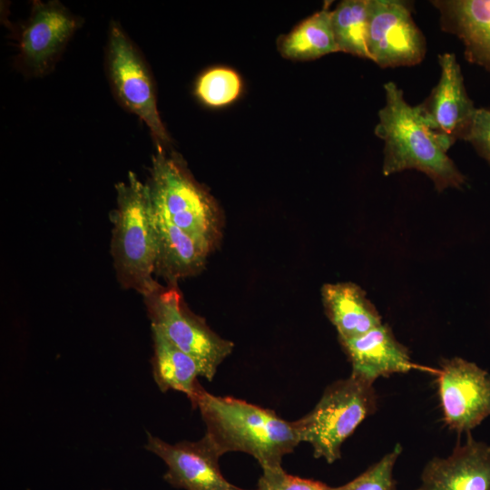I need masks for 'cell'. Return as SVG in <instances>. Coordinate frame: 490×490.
I'll return each mask as SVG.
<instances>
[{
    "mask_svg": "<svg viewBox=\"0 0 490 490\" xmlns=\"http://www.w3.org/2000/svg\"><path fill=\"white\" fill-rule=\"evenodd\" d=\"M383 87L386 102L375 127L376 136L384 142L383 175L414 169L425 173L437 191L462 188L466 176L429 129L417 105H410L394 82Z\"/></svg>",
    "mask_w": 490,
    "mask_h": 490,
    "instance_id": "cell-2",
    "label": "cell"
},
{
    "mask_svg": "<svg viewBox=\"0 0 490 490\" xmlns=\"http://www.w3.org/2000/svg\"><path fill=\"white\" fill-rule=\"evenodd\" d=\"M199 408L206 436L221 456L242 452L253 456L262 469L281 466L284 456L300 443L294 422L231 397L214 396L203 387L193 408Z\"/></svg>",
    "mask_w": 490,
    "mask_h": 490,
    "instance_id": "cell-1",
    "label": "cell"
},
{
    "mask_svg": "<svg viewBox=\"0 0 490 490\" xmlns=\"http://www.w3.org/2000/svg\"><path fill=\"white\" fill-rule=\"evenodd\" d=\"M80 25L57 1H34L20 34L19 61L34 76L47 74Z\"/></svg>",
    "mask_w": 490,
    "mask_h": 490,
    "instance_id": "cell-12",
    "label": "cell"
},
{
    "mask_svg": "<svg viewBox=\"0 0 490 490\" xmlns=\"http://www.w3.org/2000/svg\"><path fill=\"white\" fill-rule=\"evenodd\" d=\"M400 453L401 447L397 445L359 475L343 485V490H397L393 470Z\"/></svg>",
    "mask_w": 490,
    "mask_h": 490,
    "instance_id": "cell-22",
    "label": "cell"
},
{
    "mask_svg": "<svg viewBox=\"0 0 490 490\" xmlns=\"http://www.w3.org/2000/svg\"><path fill=\"white\" fill-rule=\"evenodd\" d=\"M321 295L325 312L339 341L361 336L383 323L366 292L353 282L325 284Z\"/></svg>",
    "mask_w": 490,
    "mask_h": 490,
    "instance_id": "cell-16",
    "label": "cell"
},
{
    "mask_svg": "<svg viewBox=\"0 0 490 490\" xmlns=\"http://www.w3.org/2000/svg\"><path fill=\"white\" fill-rule=\"evenodd\" d=\"M441 30L457 36L465 56L490 71V0H435Z\"/></svg>",
    "mask_w": 490,
    "mask_h": 490,
    "instance_id": "cell-15",
    "label": "cell"
},
{
    "mask_svg": "<svg viewBox=\"0 0 490 490\" xmlns=\"http://www.w3.org/2000/svg\"><path fill=\"white\" fill-rule=\"evenodd\" d=\"M438 63L439 81L417 107L447 152L457 140L465 141L476 107L467 94L456 55L440 54Z\"/></svg>",
    "mask_w": 490,
    "mask_h": 490,
    "instance_id": "cell-10",
    "label": "cell"
},
{
    "mask_svg": "<svg viewBox=\"0 0 490 490\" xmlns=\"http://www.w3.org/2000/svg\"><path fill=\"white\" fill-rule=\"evenodd\" d=\"M111 252L120 285L144 296L154 284L157 255L153 211L146 184L133 172L116 184Z\"/></svg>",
    "mask_w": 490,
    "mask_h": 490,
    "instance_id": "cell-3",
    "label": "cell"
},
{
    "mask_svg": "<svg viewBox=\"0 0 490 490\" xmlns=\"http://www.w3.org/2000/svg\"><path fill=\"white\" fill-rule=\"evenodd\" d=\"M329 4L301 22L279 45L282 56L291 60L308 61L339 52L331 26Z\"/></svg>",
    "mask_w": 490,
    "mask_h": 490,
    "instance_id": "cell-19",
    "label": "cell"
},
{
    "mask_svg": "<svg viewBox=\"0 0 490 490\" xmlns=\"http://www.w3.org/2000/svg\"><path fill=\"white\" fill-rule=\"evenodd\" d=\"M142 297L152 327L193 358L201 377L211 381L219 366L232 352L233 343L217 335L188 309L176 283L163 287L156 282Z\"/></svg>",
    "mask_w": 490,
    "mask_h": 490,
    "instance_id": "cell-6",
    "label": "cell"
},
{
    "mask_svg": "<svg viewBox=\"0 0 490 490\" xmlns=\"http://www.w3.org/2000/svg\"><path fill=\"white\" fill-rule=\"evenodd\" d=\"M241 90L239 74L229 68L216 67L202 74L196 83L195 92L200 100L212 107L233 102Z\"/></svg>",
    "mask_w": 490,
    "mask_h": 490,
    "instance_id": "cell-21",
    "label": "cell"
},
{
    "mask_svg": "<svg viewBox=\"0 0 490 490\" xmlns=\"http://www.w3.org/2000/svg\"><path fill=\"white\" fill-rule=\"evenodd\" d=\"M153 222L157 242L154 273L164 278L168 284L198 273L209 253L181 229L154 211Z\"/></svg>",
    "mask_w": 490,
    "mask_h": 490,
    "instance_id": "cell-17",
    "label": "cell"
},
{
    "mask_svg": "<svg viewBox=\"0 0 490 490\" xmlns=\"http://www.w3.org/2000/svg\"><path fill=\"white\" fill-rule=\"evenodd\" d=\"M368 0H344L331 13L339 52L370 60L367 46Z\"/></svg>",
    "mask_w": 490,
    "mask_h": 490,
    "instance_id": "cell-20",
    "label": "cell"
},
{
    "mask_svg": "<svg viewBox=\"0 0 490 490\" xmlns=\"http://www.w3.org/2000/svg\"><path fill=\"white\" fill-rule=\"evenodd\" d=\"M490 164V109L476 108L465 139Z\"/></svg>",
    "mask_w": 490,
    "mask_h": 490,
    "instance_id": "cell-24",
    "label": "cell"
},
{
    "mask_svg": "<svg viewBox=\"0 0 490 490\" xmlns=\"http://www.w3.org/2000/svg\"><path fill=\"white\" fill-rule=\"evenodd\" d=\"M256 490H343L322 482L288 474L282 466L262 469Z\"/></svg>",
    "mask_w": 490,
    "mask_h": 490,
    "instance_id": "cell-23",
    "label": "cell"
},
{
    "mask_svg": "<svg viewBox=\"0 0 490 490\" xmlns=\"http://www.w3.org/2000/svg\"><path fill=\"white\" fill-rule=\"evenodd\" d=\"M339 343L351 363V375L371 385L379 377L414 368L407 347L396 338L387 324Z\"/></svg>",
    "mask_w": 490,
    "mask_h": 490,
    "instance_id": "cell-14",
    "label": "cell"
},
{
    "mask_svg": "<svg viewBox=\"0 0 490 490\" xmlns=\"http://www.w3.org/2000/svg\"><path fill=\"white\" fill-rule=\"evenodd\" d=\"M415 490H490V445L470 434L446 457H433Z\"/></svg>",
    "mask_w": 490,
    "mask_h": 490,
    "instance_id": "cell-13",
    "label": "cell"
},
{
    "mask_svg": "<svg viewBox=\"0 0 490 490\" xmlns=\"http://www.w3.org/2000/svg\"><path fill=\"white\" fill-rule=\"evenodd\" d=\"M367 46L381 68L420 64L426 38L412 17L411 5L400 0H368Z\"/></svg>",
    "mask_w": 490,
    "mask_h": 490,
    "instance_id": "cell-8",
    "label": "cell"
},
{
    "mask_svg": "<svg viewBox=\"0 0 490 490\" xmlns=\"http://www.w3.org/2000/svg\"><path fill=\"white\" fill-rule=\"evenodd\" d=\"M437 372L438 394L446 426L466 433L490 416V374L462 358H444Z\"/></svg>",
    "mask_w": 490,
    "mask_h": 490,
    "instance_id": "cell-9",
    "label": "cell"
},
{
    "mask_svg": "<svg viewBox=\"0 0 490 490\" xmlns=\"http://www.w3.org/2000/svg\"><path fill=\"white\" fill-rule=\"evenodd\" d=\"M153 357L152 360L154 381L162 392L174 390L187 396L192 407L202 388L198 382L201 377L196 360L186 354L152 327Z\"/></svg>",
    "mask_w": 490,
    "mask_h": 490,
    "instance_id": "cell-18",
    "label": "cell"
},
{
    "mask_svg": "<svg viewBox=\"0 0 490 490\" xmlns=\"http://www.w3.org/2000/svg\"><path fill=\"white\" fill-rule=\"evenodd\" d=\"M152 157L145 183L153 211L181 229L208 253L220 237V213L209 192L190 173L175 153L162 145Z\"/></svg>",
    "mask_w": 490,
    "mask_h": 490,
    "instance_id": "cell-4",
    "label": "cell"
},
{
    "mask_svg": "<svg viewBox=\"0 0 490 490\" xmlns=\"http://www.w3.org/2000/svg\"><path fill=\"white\" fill-rule=\"evenodd\" d=\"M106 70L119 103L150 129L157 144L170 136L162 122L150 70L140 51L116 22H112L106 48Z\"/></svg>",
    "mask_w": 490,
    "mask_h": 490,
    "instance_id": "cell-7",
    "label": "cell"
},
{
    "mask_svg": "<svg viewBox=\"0 0 490 490\" xmlns=\"http://www.w3.org/2000/svg\"><path fill=\"white\" fill-rule=\"evenodd\" d=\"M373 385L350 375L328 385L315 407L293 421L300 442L313 448L316 458L332 464L357 427L377 410Z\"/></svg>",
    "mask_w": 490,
    "mask_h": 490,
    "instance_id": "cell-5",
    "label": "cell"
},
{
    "mask_svg": "<svg viewBox=\"0 0 490 490\" xmlns=\"http://www.w3.org/2000/svg\"><path fill=\"white\" fill-rule=\"evenodd\" d=\"M145 448L167 466L163 475L171 485L184 490H247L230 484L219 466L220 453L208 436L197 441L169 444L151 434Z\"/></svg>",
    "mask_w": 490,
    "mask_h": 490,
    "instance_id": "cell-11",
    "label": "cell"
}]
</instances>
